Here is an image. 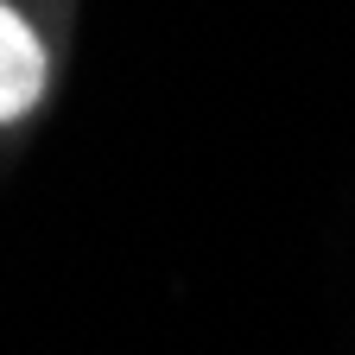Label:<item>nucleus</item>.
Returning <instances> with one entry per match:
<instances>
[{"instance_id":"obj_1","label":"nucleus","mask_w":355,"mask_h":355,"mask_svg":"<svg viewBox=\"0 0 355 355\" xmlns=\"http://www.w3.org/2000/svg\"><path fill=\"white\" fill-rule=\"evenodd\" d=\"M44 89H51V44L13 0H0V127H19L26 114H38Z\"/></svg>"}]
</instances>
